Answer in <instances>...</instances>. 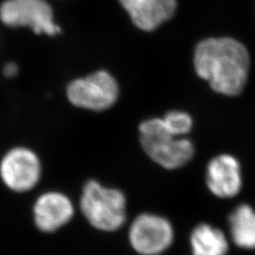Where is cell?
Wrapping results in <instances>:
<instances>
[{"instance_id":"cell-6","label":"cell","mask_w":255,"mask_h":255,"mask_svg":"<svg viewBox=\"0 0 255 255\" xmlns=\"http://www.w3.org/2000/svg\"><path fill=\"white\" fill-rule=\"evenodd\" d=\"M0 177L11 191H30L39 183L42 177L41 160L28 147H13L1 160Z\"/></svg>"},{"instance_id":"cell-12","label":"cell","mask_w":255,"mask_h":255,"mask_svg":"<svg viewBox=\"0 0 255 255\" xmlns=\"http://www.w3.org/2000/svg\"><path fill=\"white\" fill-rule=\"evenodd\" d=\"M229 224L236 245L243 249H255V212L251 206L239 205L231 214Z\"/></svg>"},{"instance_id":"cell-14","label":"cell","mask_w":255,"mask_h":255,"mask_svg":"<svg viewBox=\"0 0 255 255\" xmlns=\"http://www.w3.org/2000/svg\"><path fill=\"white\" fill-rule=\"evenodd\" d=\"M19 72V67L15 63L5 64L3 68V74L7 78H14Z\"/></svg>"},{"instance_id":"cell-13","label":"cell","mask_w":255,"mask_h":255,"mask_svg":"<svg viewBox=\"0 0 255 255\" xmlns=\"http://www.w3.org/2000/svg\"><path fill=\"white\" fill-rule=\"evenodd\" d=\"M163 120L167 129L176 136L182 137L187 134L193 126L190 115L182 111H170L164 116Z\"/></svg>"},{"instance_id":"cell-3","label":"cell","mask_w":255,"mask_h":255,"mask_svg":"<svg viewBox=\"0 0 255 255\" xmlns=\"http://www.w3.org/2000/svg\"><path fill=\"white\" fill-rule=\"evenodd\" d=\"M80 207L87 221L101 231H117L126 221L127 200L123 192L103 186L95 180L83 185Z\"/></svg>"},{"instance_id":"cell-9","label":"cell","mask_w":255,"mask_h":255,"mask_svg":"<svg viewBox=\"0 0 255 255\" xmlns=\"http://www.w3.org/2000/svg\"><path fill=\"white\" fill-rule=\"evenodd\" d=\"M135 27L153 31L170 20L177 10V0H119Z\"/></svg>"},{"instance_id":"cell-4","label":"cell","mask_w":255,"mask_h":255,"mask_svg":"<svg viewBox=\"0 0 255 255\" xmlns=\"http://www.w3.org/2000/svg\"><path fill=\"white\" fill-rule=\"evenodd\" d=\"M66 97L78 108L103 112L112 108L119 100V82L108 71L98 70L69 82Z\"/></svg>"},{"instance_id":"cell-10","label":"cell","mask_w":255,"mask_h":255,"mask_svg":"<svg viewBox=\"0 0 255 255\" xmlns=\"http://www.w3.org/2000/svg\"><path fill=\"white\" fill-rule=\"evenodd\" d=\"M206 183L215 196L230 199L241 189L240 165L237 159L228 154L219 155L210 161L206 172Z\"/></svg>"},{"instance_id":"cell-1","label":"cell","mask_w":255,"mask_h":255,"mask_svg":"<svg viewBox=\"0 0 255 255\" xmlns=\"http://www.w3.org/2000/svg\"><path fill=\"white\" fill-rule=\"evenodd\" d=\"M194 66L214 91L235 97L246 85L250 56L246 47L235 39L209 38L196 46Z\"/></svg>"},{"instance_id":"cell-8","label":"cell","mask_w":255,"mask_h":255,"mask_svg":"<svg viewBox=\"0 0 255 255\" xmlns=\"http://www.w3.org/2000/svg\"><path fill=\"white\" fill-rule=\"evenodd\" d=\"M73 216V202L62 192H46L38 197L33 205L35 225L44 233L63 228Z\"/></svg>"},{"instance_id":"cell-5","label":"cell","mask_w":255,"mask_h":255,"mask_svg":"<svg viewBox=\"0 0 255 255\" xmlns=\"http://www.w3.org/2000/svg\"><path fill=\"white\" fill-rule=\"evenodd\" d=\"M0 20L8 27H30L36 34L54 36L61 32L45 0H6L0 7Z\"/></svg>"},{"instance_id":"cell-11","label":"cell","mask_w":255,"mask_h":255,"mask_svg":"<svg viewBox=\"0 0 255 255\" xmlns=\"http://www.w3.org/2000/svg\"><path fill=\"white\" fill-rule=\"evenodd\" d=\"M190 243L193 255H225L228 252L225 235L208 224H201L193 230Z\"/></svg>"},{"instance_id":"cell-7","label":"cell","mask_w":255,"mask_h":255,"mask_svg":"<svg viewBox=\"0 0 255 255\" xmlns=\"http://www.w3.org/2000/svg\"><path fill=\"white\" fill-rule=\"evenodd\" d=\"M173 238V227L169 220L149 213L139 215L128 232L130 245L141 255L163 254L171 246Z\"/></svg>"},{"instance_id":"cell-2","label":"cell","mask_w":255,"mask_h":255,"mask_svg":"<svg viewBox=\"0 0 255 255\" xmlns=\"http://www.w3.org/2000/svg\"><path fill=\"white\" fill-rule=\"evenodd\" d=\"M140 142L146 155L165 169H178L189 163L195 153L191 141L174 135L163 119H146L139 125Z\"/></svg>"}]
</instances>
